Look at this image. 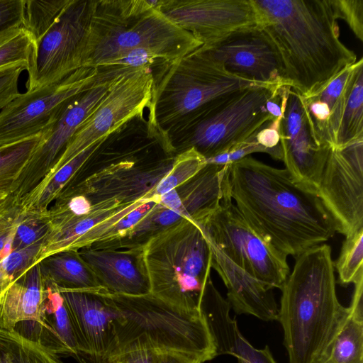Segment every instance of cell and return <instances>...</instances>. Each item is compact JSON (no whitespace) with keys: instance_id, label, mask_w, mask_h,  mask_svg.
I'll use <instances>...</instances> for the list:
<instances>
[{"instance_id":"8","label":"cell","mask_w":363,"mask_h":363,"mask_svg":"<svg viewBox=\"0 0 363 363\" xmlns=\"http://www.w3.org/2000/svg\"><path fill=\"white\" fill-rule=\"evenodd\" d=\"M255 85L263 84L230 72L201 45L167 63L162 79L155 84L152 119L159 123H169L225 96Z\"/></svg>"},{"instance_id":"20","label":"cell","mask_w":363,"mask_h":363,"mask_svg":"<svg viewBox=\"0 0 363 363\" xmlns=\"http://www.w3.org/2000/svg\"><path fill=\"white\" fill-rule=\"evenodd\" d=\"M79 253L111 294L142 296L150 293L143 245L129 247H84Z\"/></svg>"},{"instance_id":"13","label":"cell","mask_w":363,"mask_h":363,"mask_svg":"<svg viewBox=\"0 0 363 363\" xmlns=\"http://www.w3.org/2000/svg\"><path fill=\"white\" fill-rule=\"evenodd\" d=\"M103 73V69L82 67L58 82L20 93L0 111V146L42 134Z\"/></svg>"},{"instance_id":"12","label":"cell","mask_w":363,"mask_h":363,"mask_svg":"<svg viewBox=\"0 0 363 363\" xmlns=\"http://www.w3.org/2000/svg\"><path fill=\"white\" fill-rule=\"evenodd\" d=\"M150 68H124L115 77L107 94L76 131L50 173L93 143L108 138L145 108H151L155 82Z\"/></svg>"},{"instance_id":"2","label":"cell","mask_w":363,"mask_h":363,"mask_svg":"<svg viewBox=\"0 0 363 363\" xmlns=\"http://www.w3.org/2000/svg\"><path fill=\"white\" fill-rule=\"evenodd\" d=\"M160 199L145 194L120 163L76 179L48 210L50 230L35 264L64 250L117 245L149 213L147 203Z\"/></svg>"},{"instance_id":"33","label":"cell","mask_w":363,"mask_h":363,"mask_svg":"<svg viewBox=\"0 0 363 363\" xmlns=\"http://www.w3.org/2000/svg\"><path fill=\"white\" fill-rule=\"evenodd\" d=\"M363 228L345 236L340 255L334 262L338 283L354 284L363 276Z\"/></svg>"},{"instance_id":"5","label":"cell","mask_w":363,"mask_h":363,"mask_svg":"<svg viewBox=\"0 0 363 363\" xmlns=\"http://www.w3.org/2000/svg\"><path fill=\"white\" fill-rule=\"evenodd\" d=\"M162 0L96 1L83 67L105 68L133 49L169 63L203 44L160 11Z\"/></svg>"},{"instance_id":"36","label":"cell","mask_w":363,"mask_h":363,"mask_svg":"<svg viewBox=\"0 0 363 363\" xmlns=\"http://www.w3.org/2000/svg\"><path fill=\"white\" fill-rule=\"evenodd\" d=\"M206 164V159L195 148L189 147L174 160L172 167L156 188L161 197L194 177Z\"/></svg>"},{"instance_id":"43","label":"cell","mask_w":363,"mask_h":363,"mask_svg":"<svg viewBox=\"0 0 363 363\" xmlns=\"http://www.w3.org/2000/svg\"><path fill=\"white\" fill-rule=\"evenodd\" d=\"M26 0H0V33L23 26Z\"/></svg>"},{"instance_id":"4","label":"cell","mask_w":363,"mask_h":363,"mask_svg":"<svg viewBox=\"0 0 363 363\" xmlns=\"http://www.w3.org/2000/svg\"><path fill=\"white\" fill-rule=\"evenodd\" d=\"M281 290L277 320L289 363H317L348 314L336 293L330 245L321 244L295 257Z\"/></svg>"},{"instance_id":"19","label":"cell","mask_w":363,"mask_h":363,"mask_svg":"<svg viewBox=\"0 0 363 363\" xmlns=\"http://www.w3.org/2000/svg\"><path fill=\"white\" fill-rule=\"evenodd\" d=\"M203 47L233 74L259 84L284 85L277 53L259 26L236 30Z\"/></svg>"},{"instance_id":"16","label":"cell","mask_w":363,"mask_h":363,"mask_svg":"<svg viewBox=\"0 0 363 363\" xmlns=\"http://www.w3.org/2000/svg\"><path fill=\"white\" fill-rule=\"evenodd\" d=\"M160 11L204 47L236 30L260 26L252 0H162Z\"/></svg>"},{"instance_id":"37","label":"cell","mask_w":363,"mask_h":363,"mask_svg":"<svg viewBox=\"0 0 363 363\" xmlns=\"http://www.w3.org/2000/svg\"><path fill=\"white\" fill-rule=\"evenodd\" d=\"M48 210L23 211L11 240V251H18L43 242L50 230Z\"/></svg>"},{"instance_id":"34","label":"cell","mask_w":363,"mask_h":363,"mask_svg":"<svg viewBox=\"0 0 363 363\" xmlns=\"http://www.w3.org/2000/svg\"><path fill=\"white\" fill-rule=\"evenodd\" d=\"M70 0H26L23 27L34 40L54 23Z\"/></svg>"},{"instance_id":"14","label":"cell","mask_w":363,"mask_h":363,"mask_svg":"<svg viewBox=\"0 0 363 363\" xmlns=\"http://www.w3.org/2000/svg\"><path fill=\"white\" fill-rule=\"evenodd\" d=\"M124 67L103 68L102 76L87 90L71 99L41 138L17 179L13 196L21 200L53 169L76 131L107 94Z\"/></svg>"},{"instance_id":"31","label":"cell","mask_w":363,"mask_h":363,"mask_svg":"<svg viewBox=\"0 0 363 363\" xmlns=\"http://www.w3.org/2000/svg\"><path fill=\"white\" fill-rule=\"evenodd\" d=\"M40 138L41 134L0 146V203L12 195L15 183Z\"/></svg>"},{"instance_id":"42","label":"cell","mask_w":363,"mask_h":363,"mask_svg":"<svg viewBox=\"0 0 363 363\" xmlns=\"http://www.w3.org/2000/svg\"><path fill=\"white\" fill-rule=\"evenodd\" d=\"M280 119H274L264 124L255 134V141L262 146L272 158L282 161L280 145Z\"/></svg>"},{"instance_id":"26","label":"cell","mask_w":363,"mask_h":363,"mask_svg":"<svg viewBox=\"0 0 363 363\" xmlns=\"http://www.w3.org/2000/svg\"><path fill=\"white\" fill-rule=\"evenodd\" d=\"M48 287L35 264L16 279L0 304V327L13 330L23 321H37L47 296Z\"/></svg>"},{"instance_id":"30","label":"cell","mask_w":363,"mask_h":363,"mask_svg":"<svg viewBox=\"0 0 363 363\" xmlns=\"http://www.w3.org/2000/svg\"><path fill=\"white\" fill-rule=\"evenodd\" d=\"M0 363H65L43 345L0 327Z\"/></svg>"},{"instance_id":"39","label":"cell","mask_w":363,"mask_h":363,"mask_svg":"<svg viewBox=\"0 0 363 363\" xmlns=\"http://www.w3.org/2000/svg\"><path fill=\"white\" fill-rule=\"evenodd\" d=\"M22 213L21 201L11 195L0 203V260L11 251V240Z\"/></svg>"},{"instance_id":"3","label":"cell","mask_w":363,"mask_h":363,"mask_svg":"<svg viewBox=\"0 0 363 363\" xmlns=\"http://www.w3.org/2000/svg\"><path fill=\"white\" fill-rule=\"evenodd\" d=\"M260 26L274 46L283 83L312 94L357 61L340 40L334 0H252Z\"/></svg>"},{"instance_id":"15","label":"cell","mask_w":363,"mask_h":363,"mask_svg":"<svg viewBox=\"0 0 363 363\" xmlns=\"http://www.w3.org/2000/svg\"><path fill=\"white\" fill-rule=\"evenodd\" d=\"M317 194L337 233L347 236L363 228V140L330 148Z\"/></svg>"},{"instance_id":"29","label":"cell","mask_w":363,"mask_h":363,"mask_svg":"<svg viewBox=\"0 0 363 363\" xmlns=\"http://www.w3.org/2000/svg\"><path fill=\"white\" fill-rule=\"evenodd\" d=\"M107 138H102L48 174L30 192L21 199L23 211H45L61 193L79 176L82 167Z\"/></svg>"},{"instance_id":"9","label":"cell","mask_w":363,"mask_h":363,"mask_svg":"<svg viewBox=\"0 0 363 363\" xmlns=\"http://www.w3.org/2000/svg\"><path fill=\"white\" fill-rule=\"evenodd\" d=\"M279 86L255 85L225 96L201 110L189 147L205 159L227 152L247 140L273 120L266 108L267 100Z\"/></svg>"},{"instance_id":"7","label":"cell","mask_w":363,"mask_h":363,"mask_svg":"<svg viewBox=\"0 0 363 363\" xmlns=\"http://www.w3.org/2000/svg\"><path fill=\"white\" fill-rule=\"evenodd\" d=\"M150 294L186 311H199L211 280L212 254L201 227L184 218L143 245Z\"/></svg>"},{"instance_id":"38","label":"cell","mask_w":363,"mask_h":363,"mask_svg":"<svg viewBox=\"0 0 363 363\" xmlns=\"http://www.w3.org/2000/svg\"><path fill=\"white\" fill-rule=\"evenodd\" d=\"M43 242L18 251H13L0 260V304L10 286L35 265Z\"/></svg>"},{"instance_id":"17","label":"cell","mask_w":363,"mask_h":363,"mask_svg":"<svg viewBox=\"0 0 363 363\" xmlns=\"http://www.w3.org/2000/svg\"><path fill=\"white\" fill-rule=\"evenodd\" d=\"M59 291L71 318L79 354L90 363H106L114 348V327L119 315L108 291L103 288Z\"/></svg>"},{"instance_id":"44","label":"cell","mask_w":363,"mask_h":363,"mask_svg":"<svg viewBox=\"0 0 363 363\" xmlns=\"http://www.w3.org/2000/svg\"><path fill=\"white\" fill-rule=\"evenodd\" d=\"M158 354L151 349L132 348L111 355L106 363H157Z\"/></svg>"},{"instance_id":"1","label":"cell","mask_w":363,"mask_h":363,"mask_svg":"<svg viewBox=\"0 0 363 363\" xmlns=\"http://www.w3.org/2000/svg\"><path fill=\"white\" fill-rule=\"evenodd\" d=\"M232 200L250 228L277 252L297 257L337 233L319 196L288 170L251 156L228 166Z\"/></svg>"},{"instance_id":"10","label":"cell","mask_w":363,"mask_h":363,"mask_svg":"<svg viewBox=\"0 0 363 363\" xmlns=\"http://www.w3.org/2000/svg\"><path fill=\"white\" fill-rule=\"evenodd\" d=\"M198 224L206 236L236 265L272 289H281L289 274L287 257L250 228L233 203L228 180L219 206Z\"/></svg>"},{"instance_id":"28","label":"cell","mask_w":363,"mask_h":363,"mask_svg":"<svg viewBox=\"0 0 363 363\" xmlns=\"http://www.w3.org/2000/svg\"><path fill=\"white\" fill-rule=\"evenodd\" d=\"M37 264L46 284H52L59 290H96L103 288L78 251L58 252L40 260Z\"/></svg>"},{"instance_id":"45","label":"cell","mask_w":363,"mask_h":363,"mask_svg":"<svg viewBox=\"0 0 363 363\" xmlns=\"http://www.w3.org/2000/svg\"><path fill=\"white\" fill-rule=\"evenodd\" d=\"M157 363H202L200 360L187 354L178 352H160Z\"/></svg>"},{"instance_id":"21","label":"cell","mask_w":363,"mask_h":363,"mask_svg":"<svg viewBox=\"0 0 363 363\" xmlns=\"http://www.w3.org/2000/svg\"><path fill=\"white\" fill-rule=\"evenodd\" d=\"M362 57L342 69L311 94L301 96V103L316 142L334 147L346 101Z\"/></svg>"},{"instance_id":"24","label":"cell","mask_w":363,"mask_h":363,"mask_svg":"<svg viewBox=\"0 0 363 363\" xmlns=\"http://www.w3.org/2000/svg\"><path fill=\"white\" fill-rule=\"evenodd\" d=\"M47 296L37 321L18 323L13 330L62 356L79 355L71 318L58 289L46 284Z\"/></svg>"},{"instance_id":"25","label":"cell","mask_w":363,"mask_h":363,"mask_svg":"<svg viewBox=\"0 0 363 363\" xmlns=\"http://www.w3.org/2000/svg\"><path fill=\"white\" fill-rule=\"evenodd\" d=\"M228 166L206 164L174 189L184 217L201 223L219 206L227 185Z\"/></svg>"},{"instance_id":"23","label":"cell","mask_w":363,"mask_h":363,"mask_svg":"<svg viewBox=\"0 0 363 363\" xmlns=\"http://www.w3.org/2000/svg\"><path fill=\"white\" fill-rule=\"evenodd\" d=\"M206 238L212 254V268L227 289L226 300L230 308L238 314L252 315L264 321L277 320L279 308L273 289L236 265Z\"/></svg>"},{"instance_id":"40","label":"cell","mask_w":363,"mask_h":363,"mask_svg":"<svg viewBox=\"0 0 363 363\" xmlns=\"http://www.w3.org/2000/svg\"><path fill=\"white\" fill-rule=\"evenodd\" d=\"M28 65L23 62L0 68V111L19 94L18 81Z\"/></svg>"},{"instance_id":"6","label":"cell","mask_w":363,"mask_h":363,"mask_svg":"<svg viewBox=\"0 0 363 363\" xmlns=\"http://www.w3.org/2000/svg\"><path fill=\"white\" fill-rule=\"evenodd\" d=\"M108 294L119 313L111 355L144 347L159 353L187 354L202 363L216 357L212 336L200 310L177 308L150 293L142 296Z\"/></svg>"},{"instance_id":"27","label":"cell","mask_w":363,"mask_h":363,"mask_svg":"<svg viewBox=\"0 0 363 363\" xmlns=\"http://www.w3.org/2000/svg\"><path fill=\"white\" fill-rule=\"evenodd\" d=\"M354 284L348 314L317 363H363V276Z\"/></svg>"},{"instance_id":"11","label":"cell","mask_w":363,"mask_h":363,"mask_svg":"<svg viewBox=\"0 0 363 363\" xmlns=\"http://www.w3.org/2000/svg\"><path fill=\"white\" fill-rule=\"evenodd\" d=\"M96 1L70 0L35 41L28 68L27 91L58 82L82 68Z\"/></svg>"},{"instance_id":"41","label":"cell","mask_w":363,"mask_h":363,"mask_svg":"<svg viewBox=\"0 0 363 363\" xmlns=\"http://www.w3.org/2000/svg\"><path fill=\"white\" fill-rule=\"evenodd\" d=\"M339 19L346 22L355 37L363 41V0H334Z\"/></svg>"},{"instance_id":"35","label":"cell","mask_w":363,"mask_h":363,"mask_svg":"<svg viewBox=\"0 0 363 363\" xmlns=\"http://www.w3.org/2000/svg\"><path fill=\"white\" fill-rule=\"evenodd\" d=\"M35 47L31 34L23 27L0 33V68L17 63L29 64Z\"/></svg>"},{"instance_id":"32","label":"cell","mask_w":363,"mask_h":363,"mask_svg":"<svg viewBox=\"0 0 363 363\" xmlns=\"http://www.w3.org/2000/svg\"><path fill=\"white\" fill-rule=\"evenodd\" d=\"M363 140V62L357 69L347 96L344 113L339 127L336 145L343 147Z\"/></svg>"},{"instance_id":"18","label":"cell","mask_w":363,"mask_h":363,"mask_svg":"<svg viewBox=\"0 0 363 363\" xmlns=\"http://www.w3.org/2000/svg\"><path fill=\"white\" fill-rule=\"evenodd\" d=\"M282 161L292 179L317 194L330 147L319 145L311 131L301 95L287 89L280 123Z\"/></svg>"},{"instance_id":"22","label":"cell","mask_w":363,"mask_h":363,"mask_svg":"<svg viewBox=\"0 0 363 363\" xmlns=\"http://www.w3.org/2000/svg\"><path fill=\"white\" fill-rule=\"evenodd\" d=\"M200 312L212 336L216 357L230 354L238 363H277L267 345L263 349L253 347L241 334L237 321L230 317V306L210 280L201 296Z\"/></svg>"}]
</instances>
